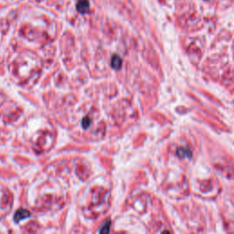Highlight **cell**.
I'll use <instances>...</instances> for the list:
<instances>
[{
  "label": "cell",
  "mask_w": 234,
  "mask_h": 234,
  "mask_svg": "<svg viewBox=\"0 0 234 234\" xmlns=\"http://www.w3.org/2000/svg\"><path fill=\"white\" fill-rule=\"evenodd\" d=\"M29 217H30V213H29V210L21 208V209H19L16 212V214L14 216V220H15L16 222H18V221H21V220L29 218Z\"/></svg>",
  "instance_id": "6da1fadb"
},
{
  "label": "cell",
  "mask_w": 234,
  "mask_h": 234,
  "mask_svg": "<svg viewBox=\"0 0 234 234\" xmlns=\"http://www.w3.org/2000/svg\"><path fill=\"white\" fill-rule=\"evenodd\" d=\"M90 8L88 0H79L77 4V9L80 13H86Z\"/></svg>",
  "instance_id": "7a4b0ae2"
},
{
  "label": "cell",
  "mask_w": 234,
  "mask_h": 234,
  "mask_svg": "<svg viewBox=\"0 0 234 234\" xmlns=\"http://www.w3.org/2000/svg\"><path fill=\"white\" fill-rule=\"evenodd\" d=\"M122 66V59L118 55H114L112 58V67L115 70H119Z\"/></svg>",
  "instance_id": "3957f363"
},
{
  "label": "cell",
  "mask_w": 234,
  "mask_h": 234,
  "mask_svg": "<svg viewBox=\"0 0 234 234\" xmlns=\"http://www.w3.org/2000/svg\"><path fill=\"white\" fill-rule=\"evenodd\" d=\"M90 123H91V120H90L89 118H87V117L83 121V126L84 128H87Z\"/></svg>",
  "instance_id": "277c9868"
}]
</instances>
